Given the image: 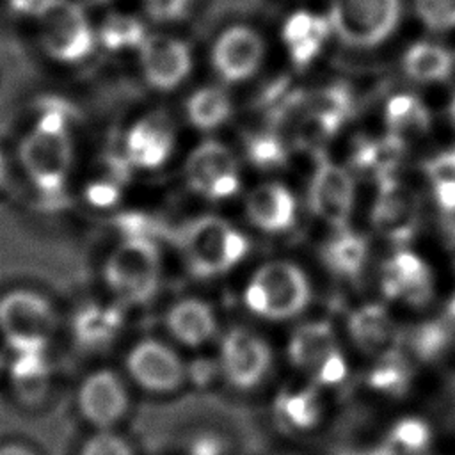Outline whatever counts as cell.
Listing matches in <instances>:
<instances>
[{"instance_id":"obj_1","label":"cell","mask_w":455,"mask_h":455,"mask_svg":"<svg viewBox=\"0 0 455 455\" xmlns=\"http://www.w3.org/2000/svg\"><path fill=\"white\" fill-rule=\"evenodd\" d=\"M20 162L41 194L50 196L64 190L73 167V140L64 110H43L21 140Z\"/></svg>"},{"instance_id":"obj_2","label":"cell","mask_w":455,"mask_h":455,"mask_svg":"<svg viewBox=\"0 0 455 455\" xmlns=\"http://www.w3.org/2000/svg\"><path fill=\"white\" fill-rule=\"evenodd\" d=\"M188 268L199 277H217L235 268L249 252V240L222 217L203 215L180 236Z\"/></svg>"},{"instance_id":"obj_3","label":"cell","mask_w":455,"mask_h":455,"mask_svg":"<svg viewBox=\"0 0 455 455\" xmlns=\"http://www.w3.org/2000/svg\"><path fill=\"white\" fill-rule=\"evenodd\" d=\"M311 300V284L291 261H268L254 270L243 290V304L256 316L288 320L302 313Z\"/></svg>"},{"instance_id":"obj_4","label":"cell","mask_w":455,"mask_h":455,"mask_svg":"<svg viewBox=\"0 0 455 455\" xmlns=\"http://www.w3.org/2000/svg\"><path fill=\"white\" fill-rule=\"evenodd\" d=\"M103 275L119 304L148 302L158 290L162 261L148 236H126L107 258Z\"/></svg>"},{"instance_id":"obj_5","label":"cell","mask_w":455,"mask_h":455,"mask_svg":"<svg viewBox=\"0 0 455 455\" xmlns=\"http://www.w3.org/2000/svg\"><path fill=\"white\" fill-rule=\"evenodd\" d=\"M36 20L41 48L60 64L85 60L98 43L85 12L71 0H48Z\"/></svg>"},{"instance_id":"obj_6","label":"cell","mask_w":455,"mask_h":455,"mask_svg":"<svg viewBox=\"0 0 455 455\" xmlns=\"http://www.w3.org/2000/svg\"><path fill=\"white\" fill-rule=\"evenodd\" d=\"M402 0H332L329 21L332 36L352 48H373L398 27Z\"/></svg>"},{"instance_id":"obj_7","label":"cell","mask_w":455,"mask_h":455,"mask_svg":"<svg viewBox=\"0 0 455 455\" xmlns=\"http://www.w3.org/2000/svg\"><path fill=\"white\" fill-rule=\"evenodd\" d=\"M55 327V309L41 293L12 290L0 297V332L16 352L44 350Z\"/></svg>"},{"instance_id":"obj_8","label":"cell","mask_w":455,"mask_h":455,"mask_svg":"<svg viewBox=\"0 0 455 455\" xmlns=\"http://www.w3.org/2000/svg\"><path fill=\"white\" fill-rule=\"evenodd\" d=\"M185 180L194 194L208 201H224L240 190L238 162L222 142L204 140L187 156Z\"/></svg>"},{"instance_id":"obj_9","label":"cell","mask_w":455,"mask_h":455,"mask_svg":"<svg viewBox=\"0 0 455 455\" xmlns=\"http://www.w3.org/2000/svg\"><path fill=\"white\" fill-rule=\"evenodd\" d=\"M307 203L313 215L332 229L345 228L355 203V185L352 174L331 162L322 158L311 176Z\"/></svg>"},{"instance_id":"obj_10","label":"cell","mask_w":455,"mask_h":455,"mask_svg":"<svg viewBox=\"0 0 455 455\" xmlns=\"http://www.w3.org/2000/svg\"><path fill=\"white\" fill-rule=\"evenodd\" d=\"M272 354L267 341L245 327H233L220 345L224 377L238 389L258 386L270 370Z\"/></svg>"},{"instance_id":"obj_11","label":"cell","mask_w":455,"mask_h":455,"mask_svg":"<svg viewBox=\"0 0 455 455\" xmlns=\"http://www.w3.org/2000/svg\"><path fill=\"white\" fill-rule=\"evenodd\" d=\"M174 146L172 121L164 112H149L128 128L121 153L132 169L153 171L171 158Z\"/></svg>"},{"instance_id":"obj_12","label":"cell","mask_w":455,"mask_h":455,"mask_svg":"<svg viewBox=\"0 0 455 455\" xmlns=\"http://www.w3.org/2000/svg\"><path fill=\"white\" fill-rule=\"evenodd\" d=\"M265 44L261 36L243 25L226 28L212 46V68L226 84L249 80L261 66Z\"/></svg>"},{"instance_id":"obj_13","label":"cell","mask_w":455,"mask_h":455,"mask_svg":"<svg viewBox=\"0 0 455 455\" xmlns=\"http://www.w3.org/2000/svg\"><path fill=\"white\" fill-rule=\"evenodd\" d=\"M139 62L146 82L158 91H171L183 84L192 69V53L185 41L151 34L139 48Z\"/></svg>"},{"instance_id":"obj_14","label":"cell","mask_w":455,"mask_h":455,"mask_svg":"<svg viewBox=\"0 0 455 455\" xmlns=\"http://www.w3.org/2000/svg\"><path fill=\"white\" fill-rule=\"evenodd\" d=\"M380 290L391 300L423 306L434 295L432 270L419 254L398 249L382 265Z\"/></svg>"},{"instance_id":"obj_15","label":"cell","mask_w":455,"mask_h":455,"mask_svg":"<svg viewBox=\"0 0 455 455\" xmlns=\"http://www.w3.org/2000/svg\"><path fill=\"white\" fill-rule=\"evenodd\" d=\"M419 203L416 194L396 178L379 183L371 208V224L386 238L405 243L416 233Z\"/></svg>"},{"instance_id":"obj_16","label":"cell","mask_w":455,"mask_h":455,"mask_svg":"<svg viewBox=\"0 0 455 455\" xmlns=\"http://www.w3.org/2000/svg\"><path fill=\"white\" fill-rule=\"evenodd\" d=\"M126 366L132 379L153 393L178 389L187 375L181 357L171 347L156 339L137 343L128 354Z\"/></svg>"},{"instance_id":"obj_17","label":"cell","mask_w":455,"mask_h":455,"mask_svg":"<svg viewBox=\"0 0 455 455\" xmlns=\"http://www.w3.org/2000/svg\"><path fill=\"white\" fill-rule=\"evenodd\" d=\"M78 405L87 421L107 430L124 416L128 393L119 375L110 370H98L82 382Z\"/></svg>"},{"instance_id":"obj_18","label":"cell","mask_w":455,"mask_h":455,"mask_svg":"<svg viewBox=\"0 0 455 455\" xmlns=\"http://www.w3.org/2000/svg\"><path fill=\"white\" fill-rule=\"evenodd\" d=\"M348 334L355 347L375 359L398 350L402 331L386 306L368 302L354 309L348 316Z\"/></svg>"},{"instance_id":"obj_19","label":"cell","mask_w":455,"mask_h":455,"mask_svg":"<svg viewBox=\"0 0 455 455\" xmlns=\"http://www.w3.org/2000/svg\"><path fill=\"white\" fill-rule=\"evenodd\" d=\"M332 28L327 14L307 9L291 12L281 28V39L290 60L297 68L309 66L331 39Z\"/></svg>"},{"instance_id":"obj_20","label":"cell","mask_w":455,"mask_h":455,"mask_svg":"<svg viewBox=\"0 0 455 455\" xmlns=\"http://www.w3.org/2000/svg\"><path fill=\"white\" fill-rule=\"evenodd\" d=\"M245 213L252 226L265 233L288 231L297 219V201L288 187L277 181L256 185L245 199Z\"/></svg>"},{"instance_id":"obj_21","label":"cell","mask_w":455,"mask_h":455,"mask_svg":"<svg viewBox=\"0 0 455 455\" xmlns=\"http://www.w3.org/2000/svg\"><path fill=\"white\" fill-rule=\"evenodd\" d=\"M167 331L187 347H199L212 339L217 329L215 313L204 300L183 299L174 302L165 315Z\"/></svg>"},{"instance_id":"obj_22","label":"cell","mask_w":455,"mask_h":455,"mask_svg":"<svg viewBox=\"0 0 455 455\" xmlns=\"http://www.w3.org/2000/svg\"><path fill=\"white\" fill-rule=\"evenodd\" d=\"M352 110V96L343 85H327L320 89L306 103V126L304 137L318 140L332 135L348 117Z\"/></svg>"},{"instance_id":"obj_23","label":"cell","mask_w":455,"mask_h":455,"mask_svg":"<svg viewBox=\"0 0 455 455\" xmlns=\"http://www.w3.org/2000/svg\"><path fill=\"white\" fill-rule=\"evenodd\" d=\"M123 313L119 304L89 302L84 304L73 318V334L87 348L108 345L121 331Z\"/></svg>"},{"instance_id":"obj_24","label":"cell","mask_w":455,"mask_h":455,"mask_svg":"<svg viewBox=\"0 0 455 455\" xmlns=\"http://www.w3.org/2000/svg\"><path fill=\"white\" fill-rule=\"evenodd\" d=\"M325 267L338 277L354 279L361 275L366 258L368 243L361 233L352 231L348 226L334 229L322 247Z\"/></svg>"},{"instance_id":"obj_25","label":"cell","mask_w":455,"mask_h":455,"mask_svg":"<svg viewBox=\"0 0 455 455\" xmlns=\"http://www.w3.org/2000/svg\"><path fill=\"white\" fill-rule=\"evenodd\" d=\"M338 350L336 336L327 322H307L297 327L288 341V357L293 366L313 371Z\"/></svg>"},{"instance_id":"obj_26","label":"cell","mask_w":455,"mask_h":455,"mask_svg":"<svg viewBox=\"0 0 455 455\" xmlns=\"http://www.w3.org/2000/svg\"><path fill=\"white\" fill-rule=\"evenodd\" d=\"M402 68L414 82L437 84L450 78L455 68V59L448 48L437 43L418 41L405 50Z\"/></svg>"},{"instance_id":"obj_27","label":"cell","mask_w":455,"mask_h":455,"mask_svg":"<svg viewBox=\"0 0 455 455\" xmlns=\"http://www.w3.org/2000/svg\"><path fill=\"white\" fill-rule=\"evenodd\" d=\"M130 164L121 155H105L96 162L85 183V197L96 208L114 206L121 196L130 171Z\"/></svg>"},{"instance_id":"obj_28","label":"cell","mask_w":455,"mask_h":455,"mask_svg":"<svg viewBox=\"0 0 455 455\" xmlns=\"http://www.w3.org/2000/svg\"><path fill=\"white\" fill-rule=\"evenodd\" d=\"M403 140L391 133H386L382 139H364L355 146L352 162L361 172L382 183L395 178V169L403 155Z\"/></svg>"},{"instance_id":"obj_29","label":"cell","mask_w":455,"mask_h":455,"mask_svg":"<svg viewBox=\"0 0 455 455\" xmlns=\"http://www.w3.org/2000/svg\"><path fill=\"white\" fill-rule=\"evenodd\" d=\"M387 133L400 140L421 137L430 128V112L427 105L414 94L400 92L387 100L384 108Z\"/></svg>"},{"instance_id":"obj_30","label":"cell","mask_w":455,"mask_h":455,"mask_svg":"<svg viewBox=\"0 0 455 455\" xmlns=\"http://www.w3.org/2000/svg\"><path fill=\"white\" fill-rule=\"evenodd\" d=\"M231 112L233 103L229 94L217 85H204L196 89L185 103L188 123L201 132H212L222 126Z\"/></svg>"},{"instance_id":"obj_31","label":"cell","mask_w":455,"mask_h":455,"mask_svg":"<svg viewBox=\"0 0 455 455\" xmlns=\"http://www.w3.org/2000/svg\"><path fill=\"white\" fill-rule=\"evenodd\" d=\"M425 174L437 208L455 215V148L435 153L425 164Z\"/></svg>"},{"instance_id":"obj_32","label":"cell","mask_w":455,"mask_h":455,"mask_svg":"<svg viewBox=\"0 0 455 455\" xmlns=\"http://www.w3.org/2000/svg\"><path fill=\"white\" fill-rule=\"evenodd\" d=\"M146 27L144 23L130 14H112L108 16L100 30L96 32L98 43L110 52H124L137 50L146 41Z\"/></svg>"},{"instance_id":"obj_33","label":"cell","mask_w":455,"mask_h":455,"mask_svg":"<svg viewBox=\"0 0 455 455\" xmlns=\"http://www.w3.org/2000/svg\"><path fill=\"white\" fill-rule=\"evenodd\" d=\"M277 412L293 428H311L322 416V402L315 387L288 391L277 400Z\"/></svg>"},{"instance_id":"obj_34","label":"cell","mask_w":455,"mask_h":455,"mask_svg":"<svg viewBox=\"0 0 455 455\" xmlns=\"http://www.w3.org/2000/svg\"><path fill=\"white\" fill-rule=\"evenodd\" d=\"M368 386L386 395H402L411 382V368L398 350L377 357L370 370Z\"/></svg>"},{"instance_id":"obj_35","label":"cell","mask_w":455,"mask_h":455,"mask_svg":"<svg viewBox=\"0 0 455 455\" xmlns=\"http://www.w3.org/2000/svg\"><path fill=\"white\" fill-rule=\"evenodd\" d=\"M44 350L16 352L12 364V379L16 387L27 398H34L44 393L50 377V368L44 359Z\"/></svg>"},{"instance_id":"obj_36","label":"cell","mask_w":455,"mask_h":455,"mask_svg":"<svg viewBox=\"0 0 455 455\" xmlns=\"http://www.w3.org/2000/svg\"><path fill=\"white\" fill-rule=\"evenodd\" d=\"M451 327L446 320H428L416 325L409 334V345L412 352L423 359H437L450 345Z\"/></svg>"},{"instance_id":"obj_37","label":"cell","mask_w":455,"mask_h":455,"mask_svg":"<svg viewBox=\"0 0 455 455\" xmlns=\"http://www.w3.org/2000/svg\"><path fill=\"white\" fill-rule=\"evenodd\" d=\"M245 153L249 162L259 169L281 167L288 158V148L274 130L249 135L245 140Z\"/></svg>"},{"instance_id":"obj_38","label":"cell","mask_w":455,"mask_h":455,"mask_svg":"<svg viewBox=\"0 0 455 455\" xmlns=\"http://www.w3.org/2000/svg\"><path fill=\"white\" fill-rule=\"evenodd\" d=\"M432 430L430 425L416 416L398 419L387 435V443L400 453V455H414L425 450L430 443Z\"/></svg>"},{"instance_id":"obj_39","label":"cell","mask_w":455,"mask_h":455,"mask_svg":"<svg viewBox=\"0 0 455 455\" xmlns=\"http://www.w3.org/2000/svg\"><path fill=\"white\" fill-rule=\"evenodd\" d=\"M418 20L434 32L455 28V0H414Z\"/></svg>"},{"instance_id":"obj_40","label":"cell","mask_w":455,"mask_h":455,"mask_svg":"<svg viewBox=\"0 0 455 455\" xmlns=\"http://www.w3.org/2000/svg\"><path fill=\"white\" fill-rule=\"evenodd\" d=\"M80 455H133V451L121 435L101 430L84 444Z\"/></svg>"},{"instance_id":"obj_41","label":"cell","mask_w":455,"mask_h":455,"mask_svg":"<svg viewBox=\"0 0 455 455\" xmlns=\"http://www.w3.org/2000/svg\"><path fill=\"white\" fill-rule=\"evenodd\" d=\"M311 373H313L315 380L322 386H334V384H339L341 380H345L347 361H345L343 354L339 352V348L334 350L327 359H323Z\"/></svg>"},{"instance_id":"obj_42","label":"cell","mask_w":455,"mask_h":455,"mask_svg":"<svg viewBox=\"0 0 455 455\" xmlns=\"http://www.w3.org/2000/svg\"><path fill=\"white\" fill-rule=\"evenodd\" d=\"M192 5V0H144L146 12L156 21H178Z\"/></svg>"},{"instance_id":"obj_43","label":"cell","mask_w":455,"mask_h":455,"mask_svg":"<svg viewBox=\"0 0 455 455\" xmlns=\"http://www.w3.org/2000/svg\"><path fill=\"white\" fill-rule=\"evenodd\" d=\"M224 451H226V444L215 435L199 437L190 450L192 455H224Z\"/></svg>"},{"instance_id":"obj_44","label":"cell","mask_w":455,"mask_h":455,"mask_svg":"<svg viewBox=\"0 0 455 455\" xmlns=\"http://www.w3.org/2000/svg\"><path fill=\"white\" fill-rule=\"evenodd\" d=\"M341 455H400L387 441L375 446V448H370V450H361V451H347V453H341Z\"/></svg>"},{"instance_id":"obj_45","label":"cell","mask_w":455,"mask_h":455,"mask_svg":"<svg viewBox=\"0 0 455 455\" xmlns=\"http://www.w3.org/2000/svg\"><path fill=\"white\" fill-rule=\"evenodd\" d=\"M0 455H34V453L20 444H5L0 448Z\"/></svg>"},{"instance_id":"obj_46","label":"cell","mask_w":455,"mask_h":455,"mask_svg":"<svg viewBox=\"0 0 455 455\" xmlns=\"http://www.w3.org/2000/svg\"><path fill=\"white\" fill-rule=\"evenodd\" d=\"M446 247H448V254L451 259V265L455 268V226H451L448 229V236H446Z\"/></svg>"},{"instance_id":"obj_47","label":"cell","mask_w":455,"mask_h":455,"mask_svg":"<svg viewBox=\"0 0 455 455\" xmlns=\"http://www.w3.org/2000/svg\"><path fill=\"white\" fill-rule=\"evenodd\" d=\"M446 322L450 323L451 329H455V293L451 295V299L446 306Z\"/></svg>"},{"instance_id":"obj_48","label":"cell","mask_w":455,"mask_h":455,"mask_svg":"<svg viewBox=\"0 0 455 455\" xmlns=\"http://www.w3.org/2000/svg\"><path fill=\"white\" fill-rule=\"evenodd\" d=\"M7 172H9L7 158L4 156V153H0V187L5 183V180H7Z\"/></svg>"},{"instance_id":"obj_49","label":"cell","mask_w":455,"mask_h":455,"mask_svg":"<svg viewBox=\"0 0 455 455\" xmlns=\"http://www.w3.org/2000/svg\"><path fill=\"white\" fill-rule=\"evenodd\" d=\"M450 123H451V126H453V130H455V92H453V96H451V100H450Z\"/></svg>"}]
</instances>
